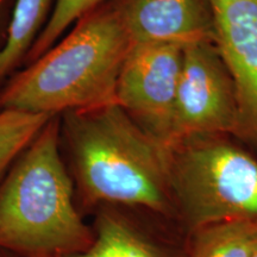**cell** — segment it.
<instances>
[{"label": "cell", "instance_id": "cell-1", "mask_svg": "<svg viewBox=\"0 0 257 257\" xmlns=\"http://www.w3.org/2000/svg\"><path fill=\"white\" fill-rule=\"evenodd\" d=\"M60 149L85 218L121 205L176 221L165 148L117 104L60 114Z\"/></svg>", "mask_w": 257, "mask_h": 257}, {"label": "cell", "instance_id": "cell-2", "mask_svg": "<svg viewBox=\"0 0 257 257\" xmlns=\"http://www.w3.org/2000/svg\"><path fill=\"white\" fill-rule=\"evenodd\" d=\"M133 46L111 2L105 3L0 87V110L60 115L115 104L118 78Z\"/></svg>", "mask_w": 257, "mask_h": 257}, {"label": "cell", "instance_id": "cell-3", "mask_svg": "<svg viewBox=\"0 0 257 257\" xmlns=\"http://www.w3.org/2000/svg\"><path fill=\"white\" fill-rule=\"evenodd\" d=\"M94 238L80 213L51 117L0 184V250L15 257H70Z\"/></svg>", "mask_w": 257, "mask_h": 257}, {"label": "cell", "instance_id": "cell-4", "mask_svg": "<svg viewBox=\"0 0 257 257\" xmlns=\"http://www.w3.org/2000/svg\"><path fill=\"white\" fill-rule=\"evenodd\" d=\"M176 221L186 233L221 221L257 224V150L232 134H199L165 148Z\"/></svg>", "mask_w": 257, "mask_h": 257}, {"label": "cell", "instance_id": "cell-5", "mask_svg": "<svg viewBox=\"0 0 257 257\" xmlns=\"http://www.w3.org/2000/svg\"><path fill=\"white\" fill-rule=\"evenodd\" d=\"M238 123L236 83L216 44H186L169 142L166 147L192 135H236Z\"/></svg>", "mask_w": 257, "mask_h": 257}, {"label": "cell", "instance_id": "cell-6", "mask_svg": "<svg viewBox=\"0 0 257 257\" xmlns=\"http://www.w3.org/2000/svg\"><path fill=\"white\" fill-rule=\"evenodd\" d=\"M182 60V44H134L115 88V104L163 148L169 142Z\"/></svg>", "mask_w": 257, "mask_h": 257}, {"label": "cell", "instance_id": "cell-7", "mask_svg": "<svg viewBox=\"0 0 257 257\" xmlns=\"http://www.w3.org/2000/svg\"><path fill=\"white\" fill-rule=\"evenodd\" d=\"M89 224L92 244L70 257H187L188 234L178 221L146 208L105 205Z\"/></svg>", "mask_w": 257, "mask_h": 257}, {"label": "cell", "instance_id": "cell-8", "mask_svg": "<svg viewBox=\"0 0 257 257\" xmlns=\"http://www.w3.org/2000/svg\"><path fill=\"white\" fill-rule=\"evenodd\" d=\"M214 44L236 83L237 136L257 150V0H210Z\"/></svg>", "mask_w": 257, "mask_h": 257}, {"label": "cell", "instance_id": "cell-9", "mask_svg": "<svg viewBox=\"0 0 257 257\" xmlns=\"http://www.w3.org/2000/svg\"><path fill=\"white\" fill-rule=\"evenodd\" d=\"M136 43L213 42L210 0H110Z\"/></svg>", "mask_w": 257, "mask_h": 257}, {"label": "cell", "instance_id": "cell-10", "mask_svg": "<svg viewBox=\"0 0 257 257\" xmlns=\"http://www.w3.org/2000/svg\"><path fill=\"white\" fill-rule=\"evenodd\" d=\"M57 0H16L8 40L0 50V87L24 66Z\"/></svg>", "mask_w": 257, "mask_h": 257}, {"label": "cell", "instance_id": "cell-11", "mask_svg": "<svg viewBox=\"0 0 257 257\" xmlns=\"http://www.w3.org/2000/svg\"><path fill=\"white\" fill-rule=\"evenodd\" d=\"M257 251V224L221 221L188 233L187 257H252Z\"/></svg>", "mask_w": 257, "mask_h": 257}, {"label": "cell", "instance_id": "cell-12", "mask_svg": "<svg viewBox=\"0 0 257 257\" xmlns=\"http://www.w3.org/2000/svg\"><path fill=\"white\" fill-rule=\"evenodd\" d=\"M51 117L54 115L0 110V184Z\"/></svg>", "mask_w": 257, "mask_h": 257}, {"label": "cell", "instance_id": "cell-13", "mask_svg": "<svg viewBox=\"0 0 257 257\" xmlns=\"http://www.w3.org/2000/svg\"><path fill=\"white\" fill-rule=\"evenodd\" d=\"M107 2L110 0H57L49 22L29 51L24 66L47 53L83 15Z\"/></svg>", "mask_w": 257, "mask_h": 257}, {"label": "cell", "instance_id": "cell-14", "mask_svg": "<svg viewBox=\"0 0 257 257\" xmlns=\"http://www.w3.org/2000/svg\"><path fill=\"white\" fill-rule=\"evenodd\" d=\"M16 0H0V50L8 40L9 28L11 24Z\"/></svg>", "mask_w": 257, "mask_h": 257}, {"label": "cell", "instance_id": "cell-15", "mask_svg": "<svg viewBox=\"0 0 257 257\" xmlns=\"http://www.w3.org/2000/svg\"><path fill=\"white\" fill-rule=\"evenodd\" d=\"M0 257H15V256L10 255V253L5 252V251H2V250H0Z\"/></svg>", "mask_w": 257, "mask_h": 257}, {"label": "cell", "instance_id": "cell-16", "mask_svg": "<svg viewBox=\"0 0 257 257\" xmlns=\"http://www.w3.org/2000/svg\"><path fill=\"white\" fill-rule=\"evenodd\" d=\"M252 257H257V251H256V252H255V255H253V256H252Z\"/></svg>", "mask_w": 257, "mask_h": 257}]
</instances>
